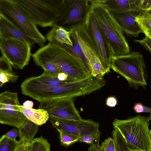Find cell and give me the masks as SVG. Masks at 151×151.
Masks as SVG:
<instances>
[{
    "label": "cell",
    "instance_id": "24",
    "mask_svg": "<svg viewBox=\"0 0 151 151\" xmlns=\"http://www.w3.org/2000/svg\"><path fill=\"white\" fill-rule=\"evenodd\" d=\"M19 141L2 135L0 139V151H14Z\"/></svg>",
    "mask_w": 151,
    "mask_h": 151
},
{
    "label": "cell",
    "instance_id": "16",
    "mask_svg": "<svg viewBox=\"0 0 151 151\" xmlns=\"http://www.w3.org/2000/svg\"><path fill=\"white\" fill-rule=\"evenodd\" d=\"M109 10L120 12L142 11V0H95Z\"/></svg>",
    "mask_w": 151,
    "mask_h": 151
},
{
    "label": "cell",
    "instance_id": "32",
    "mask_svg": "<svg viewBox=\"0 0 151 151\" xmlns=\"http://www.w3.org/2000/svg\"><path fill=\"white\" fill-rule=\"evenodd\" d=\"M30 143L23 139L19 140L14 151H30Z\"/></svg>",
    "mask_w": 151,
    "mask_h": 151
},
{
    "label": "cell",
    "instance_id": "39",
    "mask_svg": "<svg viewBox=\"0 0 151 151\" xmlns=\"http://www.w3.org/2000/svg\"><path fill=\"white\" fill-rule=\"evenodd\" d=\"M57 77L59 80L62 81H65L68 80H72L70 79L66 74L63 72H61L58 74L57 75Z\"/></svg>",
    "mask_w": 151,
    "mask_h": 151
},
{
    "label": "cell",
    "instance_id": "1",
    "mask_svg": "<svg viewBox=\"0 0 151 151\" xmlns=\"http://www.w3.org/2000/svg\"><path fill=\"white\" fill-rule=\"evenodd\" d=\"M34 62L42 61L55 65L71 79L78 81L88 75L79 60L71 52L60 45L49 42L32 54Z\"/></svg>",
    "mask_w": 151,
    "mask_h": 151
},
{
    "label": "cell",
    "instance_id": "41",
    "mask_svg": "<svg viewBox=\"0 0 151 151\" xmlns=\"http://www.w3.org/2000/svg\"><path fill=\"white\" fill-rule=\"evenodd\" d=\"M145 35L151 39V32H144L143 33Z\"/></svg>",
    "mask_w": 151,
    "mask_h": 151
},
{
    "label": "cell",
    "instance_id": "23",
    "mask_svg": "<svg viewBox=\"0 0 151 151\" xmlns=\"http://www.w3.org/2000/svg\"><path fill=\"white\" fill-rule=\"evenodd\" d=\"M51 147L48 140L41 135L30 142V151H51Z\"/></svg>",
    "mask_w": 151,
    "mask_h": 151
},
{
    "label": "cell",
    "instance_id": "44",
    "mask_svg": "<svg viewBox=\"0 0 151 151\" xmlns=\"http://www.w3.org/2000/svg\"></svg>",
    "mask_w": 151,
    "mask_h": 151
},
{
    "label": "cell",
    "instance_id": "28",
    "mask_svg": "<svg viewBox=\"0 0 151 151\" xmlns=\"http://www.w3.org/2000/svg\"><path fill=\"white\" fill-rule=\"evenodd\" d=\"M35 63L37 65L42 67L45 71L56 74L61 72L57 66L51 63L42 61H37Z\"/></svg>",
    "mask_w": 151,
    "mask_h": 151
},
{
    "label": "cell",
    "instance_id": "30",
    "mask_svg": "<svg viewBox=\"0 0 151 151\" xmlns=\"http://www.w3.org/2000/svg\"><path fill=\"white\" fill-rule=\"evenodd\" d=\"M101 134H99L82 137H80L79 142H84L91 145L94 143V140L95 142L99 143Z\"/></svg>",
    "mask_w": 151,
    "mask_h": 151
},
{
    "label": "cell",
    "instance_id": "33",
    "mask_svg": "<svg viewBox=\"0 0 151 151\" xmlns=\"http://www.w3.org/2000/svg\"><path fill=\"white\" fill-rule=\"evenodd\" d=\"M133 109L134 111L137 113L142 112L151 113V108L143 105L142 104L138 103L134 105Z\"/></svg>",
    "mask_w": 151,
    "mask_h": 151
},
{
    "label": "cell",
    "instance_id": "43",
    "mask_svg": "<svg viewBox=\"0 0 151 151\" xmlns=\"http://www.w3.org/2000/svg\"><path fill=\"white\" fill-rule=\"evenodd\" d=\"M150 133L151 134V129L150 130Z\"/></svg>",
    "mask_w": 151,
    "mask_h": 151
},
{
    "label": "cell",
    "instance_id": "18",
    "mask_svg": "<svg viewBox=\"0 0 151 151\" xmlns=\"http://www.w3.org/2000/svg\"><path fill=\"white\" fill-rule=\"evenodd\" d=\"M19 109L27 119L38 126L45 124L49 119L48 112L44 109L29 108L21 105Z\"/></svg>",
    "mask_w": 151,
    "mask_h": 151
},
{
    "label": "cell",
    "instance_id": "10",
    "mask_svg": "<svg viewBox=\"0 0 151 151\" xmlns=\"http://www.w3.org/2000/svg\"><path fill=\"white\" fill-rule=\"evenodd\" d=\"M17 92L6 91L0 94V123L18 129L27 119L21 111Z\"/></svg>",
    "mask_w": 151,
    "mask_h": 151
},
{
    "label": "cell",
    "instance_id": "12",
    "mask_svg": "<svg viewBox=\"0 0 151 151\" xmlns=\"http://www.w3.org/2000/svg\"><path fill=\"white\" fill-rule=\"evenodd\" d=\"M49 119L57 130H61L80 137L101 134L99 129V123L91 119L69 120L50 117Z\"/></svg>",
    "mask_w": 151,
    "mask_h": 151
},
{
    "label": "cell",
    "instance_id": "20",
    "mask_svg": "<svg viewBox=\"0 0 151 151\" xmlns=\"http://www.w3.org/2000/svg\"><path fill=\"white\" fill-rule=\"evenodd\" d=\"M38 126L35 123L27 119L23 125L18 129L19 140L23 139L29 142H31L38 131Z\"/></svg>",
    "mask_w": 151,
    "mask_h": 151
},
{
    "label": "cell",
    "instance_id": "25",
    "mask_svg": "<svg viewBox=\"0 0 151 151\" xmlns=\"http://www.w3.org/2000/svg\"><path fill=\"white\" fill-rule=\"evenodd\" d=\"M57 130L59 133L61 144L68 146L76 142L79 141L80 137L66 132L60 129Z\"/></svg>",
    "mask_w": 151,
    "mask_h": 151
},
{
    "label": "cell",
    "instance_id": "8",
    "mask_svg": "<svg viewBox=\"0 0 151 151\" xmlns=\"http://www.w3.org/2000/svg\"><path fill=\"white\" fill-rule=\"evenodd\" d=\"M84 25L97 50L106 73L110 72L113 51L100 29L94 15L91 10L86 17Z\"/></svg>",
    "mask_w": 151,
    "mask_h": 151
},
{
    "label": "cell",
    "instance_id": "26",
    "mask_svg": "<svg viewBox=\"0 0 151 151\" xmlns=\"http://www.w3.org/2000/svg\"><path fill=\"white\" fill-rule=\"evenodd\" d=\"M19 76L13 74L12 72L0 70V86L8 82H15L18 80Z\"/></svg>",
    "mask_w": 151,
    "mask_h": 151
},
{
    "label": "cell",
    "instance_id": "42",
    "mask_svg": "<svg viewBox=\"0 0 151 151\" xmlns=\"http://www.w3.org/2000/svg\"><path fill=\"white\" fill-rule=\"evenodd\" d=\"M150 115L148 116V118L150 120H151V113H150Z\"/></svg>",
    "mask_w": 151,
    "mask_h": 151
},
{
    "label": "cell",
    "instance_id": "14",
    "mask_svg": "<svg viewBox=\"0 0 151 151\" xmlns=\"http://www.w3.org/2000/svg\"><path fill=\"white\" fill-rule=\"evenodd\" d=\"M123 32L133 37L143 32L135 20L136 12L109 10Z\"/></svg>",
    "mask_w": 151,
    "mask_h": 151
},
{
    "label": "cell",
    "instance_id": "34",
    "mask_svg": "<svg viewBox=\"0 0 151 151\" xmlns=\"http://www.w3.org/2000/svg\"><path fill=\"white\" fill-rule=\"evenodd\" d=\"M135 42L140 43L148 50L151 52V39L145 36V37L141 40H135Z\"/></svg>",
    "mask_w": 151,
    "mask_h": 151
},
{
    "label": "cell",
    "instance_id": "35",
    "mask_svg": "<svg viewBox=\"0 0 151 151\" xmlns=\"http://www.w3.org/2000/svg\"><path fill=\"white\" fill-rule=\"evenodd\" d=\"M5 135L7 137L14 139H16V138L19 136V133L16 128H14L7 132Z\"/></svg>",
    "mask_w": 151,
    "mask_h": 151
},
{
    "label": "cell",
    "instance_id": "9",
    "mask_svg": "<svg viewBox=\"0 0 151 151\" xmlns=\"http://www.w3.org/2000/svg\"><path fill=\"white\" fill-rule=\"evenodd\" d=\"M31 46L28 43L17 39L0 40L2 56L16 69H22L28 64L32 55Z\"/></svg>",
    "mask_w": 151,
    "mask_h": 151
},
{
    "label": "cell",
    "instance_id": "19",
    "mask_svg": "<svg viewBox=\"0 0 151 151\" xmlns=\"http://www.w3.org/2000/svg\"><path fill=\"white\" fill-rule=\"evenodd\" d=\"M46 38L48 41L53 40L61 44L73 45L70 31L61 27H53L47 33Z\"/></svg>",
    "mask_w": 151,
    "mask_h": 151
},
{
    "label": "cell",
    "instance_id": "27",
    "mask_svg": "<svg viewBox=\"0 0 151 151\" xmlns=\"http://www.w3.org/2000/svg\"><path fill=\"white\" fill-rule=\"evenodd\" d=\"M111 135L115 141L117 151H130L127 147L122 137L117 131L113 129Z\"/></svg>",
    "mask_w": 151,
    "mask_h": 151
},
{
    "label": "cell",
    "instance_id": "11",
    "mask_svg": "<svg viewBox=\"0 0 151 151\" xmlns=\"http://www.w3.org/2000/svg\"><path fill=\"white\" fill-rule=\"evenodd\" d=\"M70 30L75 35L84 55L90 65L91 75L94 77L103 78L106 73L95 46L85 29L84 23Z\"/></svg>",
    "mask_w": 151,
    "mask_h": 151
},
{
    "label": "cell",
    "instance_id": "4",
    "mask_svg": "<svg viewBox=\"0 0 151 151\" xmlns=\"http://www.w3.org/2000/svg\"><path fill=\"white\" fill-rule=\"evenodd\" d=\"M111 68L124 77L129 86L137 89L140 86L147 85L148 76L143 57L139 52L114 56Z\"/></svg>",
    "mask_w": 151,
    "mask_h": 151
},
{
    "label": "cell",
    "instance_id": "31",
    "mask_svg": "<svg viewBox=\"0 0 151 151\" xmlns=\"http://www.w3.org/2000/svg\"><path fill=\"white\" fill-rule=\"evenodd\" d=\"M12 65L9 61L2 56L0 58V70L12 72Z\"/></svg>",
    "mask_w": 151,
    "mask_h": 151
},
{
    "label": "cell",
    "instance_id": "21",
    "mask_svg": "<svg viewBox=\"0 0 151 151\" xmlns=\"http://www.w3.org/2000/svg\"><path fill=\"white\" fill-rule=\"evenodd\" d=\"M57 74L44 71L41 75L36 77L38 79L43 83L53 86H61L69 82L76 81L72 80L65 81H60L57 77Z\"/></svg>",
    "mask_w": 151,
    "mask_h": 151
},
{
    "label": "cell",
    "instance_id": "6",
    "mask_svg": "<svg viewBox=\"0 0 151 151\" xmlns=\"http://www.w3.org/2000/svg\"><path fill=\"white\" fill-rule=\"evenodd\" d=\"M0 14L2 15L24 34L34 40L41 47L46 39L37 26L14 0H0Z\"/></svg>",
    "mask_w": 151,
    "mask_h": 151
},
{
    "label": "cell",
    "instance_id": "15",
    "mask_svg": "<svg viewBox=\"0 0 151 151\" xmlns=\"http://www.w3.org/2000/svg\"><path fill=\"white\" fill-rule=\"evenodd\" d=\"M13 38L27 42L32 46L37 44L2 15L0 14V40Z\"/></svg>",
    "mask_w": 151,
    "mask_h": 151
},
{
    "label": "cell",
    "instance_id": "38",
    "mask_svg": "<svg viewBox=\"0 0 151 151\" xmlns=\"http://www.w3.org/2000/svg\"><path fill=\"white\" fill-rule=\"evenodd\" d=\"M87 151H101L99 143L95 142L88 148Z\"/></svg>",
    "mask_w": 151,
    "mask_h": 151
},
{
    "label": "cell",
    "instance_id": "17",
    "mask_svg": "<svg viewBox=\"0 0 151 151\" xmlns=\"http://www.w3.org/2000/svg\"><path fill=\"white\" fill-rule=\"evenodd\" d=\"M69 31L70 38L73 43L72 46L61 44L53 40L49 41V42L55 45H60L71 52L79 60L88 74L91 75V70L90 65L84 55L74 33L71 30Z\"/></svg>",
    "mask_w": 151,
    "mask_h": 151
},
{
    "label": "cell",
    "instance_id": "29",
    "mask_svg": "<svg viewBox=\"0 0 151 151\" xmlns=\"http://www.w3.org/2000/svg\"><path fill=\"white\" fill-rule=\"evenodd\" d=\"M101 151H117L115 141L112 137L105 139L101 145Z\"/></svg>",
    "mask_w": 151,
    "mask_h": 151
},
{
    "label": "cell",
    "instance_id": "37",
    "mask_svg": "<svg viewBox=\"0 0 151 151\" xmlns=\"http://www.w3.org/2000/svg\"><path fill=\"white\" fill-rule=\"evenodd\" d=\"M142 9L144 11L151 10V0H144L142 6Z\"/></svg>",
    "mask_w": 151,
    "mask_h": 151
},
{
    "label": "cell",
    "instance_id": "2",
    "mask_svg": "<svg viewBox=\"0 0 151 151\" xmlns=\"http://www.w3.org/2000/svg\"><path fill=\"white\" fill-rule=\"evenodd\" d=\"M150 121L148 116L138 115L125 119H115L112 124L129 150L151 151Z\"/></svg>",
    "mask_w": 151,
    "mask_h": 151
},
{
    "label": "cell",
    "instance_id": "3",
    "mask_svg": "<svg viewBox=\"0 0 151 151\" xmlns=\"http://www.w3.org/2000/svg\"><path fill=\"white\" fill-rule=\"evenodd\" d=\"M90 9L100 29L112 48L114 56L129 54L130 48L123 31L108 9L95 0H91Z\"/></svg>",
    "mask_w": 151,
    "mask_h": 151
},
{
    "label": "cell",
    "instance_id": "40",
    "mask_svg": "<svg viewBox=\"0 0 151 151\" xmlns=\"http://www.w3.org/2000/svg\"><path fill=\"white\" fill-rule=\"evenodd\" d=\"M22 105L27 108H32L34 105V103L31 101L27 100L23 103Z\"/></svg>",
    "mask_w": 151,
    "mask_h": 151
},
{
    "label": "cell",
    "instance_id": "36",
    "mask_svg": "<svg viewBox=\"0 0 151 151\" xmlns=\"http://www.w3.org/2000/svg\"><path fill=\"white\" fill-rule=\"evenodd\" d=\"M117 101L116 98L114 96L108 97L106 101V105L109 107H115L117 104Z\"/></svg>",
    "mask_w": 151,
    "mask_h": 151
},
{
    "label": "cell",
    "instance_id": "7",
    "mask_svg": "<svg viewBox=\"0 0 151 151\" xmlns=\"http://www.w3.org/2000/svg\"><path fill=\"white\" fill-rule=\"evenodd\" d=\"M91 7V0H63L59 15L52 27L70 31L84 23Z\"/></svg>",
    "mask_w": 151,
    "mask_h": 151
},
{
    "label": "cell",
    "instance_id": "5",
    "mask_svg": "<svg viewBox=\"0 0 151 151\" xmlns=\"http://www.w3.org/2000/svg\"><path fill=\"white\" fill-rule=\"evenodd\" d=\"M36 25L52 27L58 17L63 0H14Z\"/></svg>",
    "mask_w": 151,
    "mask_h": 151
},
{
    "label": "cell",
    "instance_id": "13",
    "mask_svg": "<svg viewBox=\"0 0 151 151\" xmlns=\"http://www.w3.org/2000/svg\"><path fill=\"white\" fill-rule=\"evenodd\" d=\"M38 109L46 110L49 118L69 120L82 119L73 98H62L40 102Z\"/></svg>",
    "mask_w": 151,
    "mask_h": 151
},
{
    "label": "cell",
    "instance_id": "22",
    "mask_svg": "<svg viewBox=\"0 0 151 151\" xmlns=\"http://www.w3.org/2000/svg\"><path fill=\"white\" fill-rule=\"evenodd\" d=\"M135 20L143 33L151 32V10L142 11L136 17Z\"/></svg>",
    "mask_w": 151,
    "mask_h": 151
}]
</instances>
